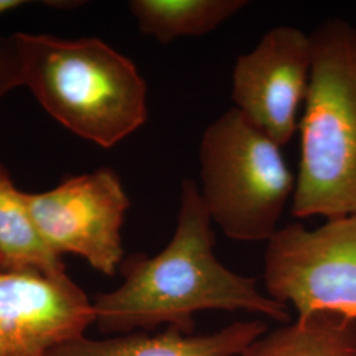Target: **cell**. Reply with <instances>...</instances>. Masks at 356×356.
I'll use <instances>...</instances> for the list:
<instances>
[{
	"mask_svg": "<svg viewBox=\"0 0 356 356\" xmlns=\"http://www.w3.org/2000/svg\"><path fill=\"white\" fill-rule=\"evenodd\" d=\"M268 330L264 321L232 322L209 334H184L177 329L152 334L134 331L92 339L82 335L51 350L47 356H241Z\"/></svg>",
	"mask_w": 356,
	"mask_h": 356,
	"instance_id": "obj_9",
	"label": "cell"
},
{
	"mask_svg": "<svg viewBox=\"0 0 356 356\" xmlns=\"http://www.w3.org/2000/svg\"><path fill=\"white\" fill-rule=\"evenodd\" d=\"M24 4H28V1H24V0H0V15L13 11L15 8L23 7Z\"/></svg>",
	"mask_w": 356,
	"mask_h": 356,
	"instance_id": "obj_14",
	"label": "cell"
},
{
	"mask_svg": "<svg viewBox=\"0 0 356 356\" xmlns=\"http://www.w3.org/2000/svg\"><path fill=\"white\" fill-rule=\"evenodd\" d=\"M198 160L211 222L229 239L268 242L296 188L280 145L232 107L204 128Z\"/></svg>",
	"mask_w": 356,
	"mask_h": 356,
	"instance_id": "obj_4",
	"label": "cell"
},
{
	"mask_svg": "<svg viewBox=\"0 0 356 356\" xmlns=\"http://www.w3.org/2000/svg\"><path fill=\"white\" fill-rule=\"evenodd\" d=\"M1 270H4V268H3V264H1V261H0V272H1Z\"/></svg>",
	"mask_w": 356,
	"mask_h": 356,
	"instance_id": "obj_15",
	"label": "cell"
},
{
	"mask_svg": "<svg viewBox=\"0 0 356 356\" xmlns=\"http://www.w3.org/2000/svg\"><path fill=\"white\" fill-rule=\"evenodd\" d=\"M0 261L4 270L61 276L66 268L40 235L26 204L7 169L0 164Z\"/></svg>",
	"mask_w": 356,
	"mask_h": 356,
	"instance_id": "obj_10",
	"label": "cell"
},
{
	"mask_svg": "<svg viewBox=\"0 0 356 356\" xmlns=\"http://www.w3.org/2000/svg\"><path fill=\"white\" fill-rule=\"evenodd\" d=\"M310 38L292 214L329 220L356 214V28L331 17Z\"/></svg>",
	"mask_w": 356,
	"mask_h": 356,
	"instance_id": "obj_3",
	"label": "cell"
},
{
	"mask_svg": "<svg viewBox=\"0 0 356 356\" xmlns=\"http://www.w3.org/2000/svg\"><path fill=\"white\" fill-rule=\"evenodd\" d=\"M248 6L247 0H131L128 8L141 33L170 44L211 33Z\"/></svg>",
	"mask_w": 356,
	"mask_h": 356,
	"instance_id": "obj_12",
	"label": "cell"
},
{
	"mask_svg": "<svg viewBox=\"0 0 356 356\" xmlns=\"http://www.w3.org/2000/svg\"><path fill=\"white\" fill-rule=\"evenodd\" d=\"M211 225L198 184L184 179L170 242L154 256L124 257L119 268L123 282L92 301L94 325L104 334L118 335L163 325L194 334V317L204 310H245L280 323L291 322L289 306L261 292L254 277L218 260Z\"/></svg>",
	"mask_w": 356,
	"mask_h": 356,
	"instance_id": "obj_1",
	"label": "cell"
},
{
	"mask_svg": "<svg viewBox=\"0 0 356 356\" xmlns=\"http://www.w3.org/2000/svg\"><path fill=\"white\" fill-rule=\"evenodd\" d=\"M241 356H356V319L318 312L282 323Z\"/></svg>",
	"mask_w": 356,
	"mask_h": 356,
	"instance_id": "obj_11",
	"label": "cell"
},
{
	"mask_svg": "<svg viewBox=\"0 0 356 356\" xmlns=\"http://www.w3.org/2000/svg\"><path fill=\"white\" fill-rule=\"evenodd\" d=\"M312 38L300 28L273 26L232 69L234 108L281 148L292 140L312 72Z\"/></svg>",
	"mask_w": 356,
	"mask_h": 356,
	"instance_id": "obj_7",
	"label": "cell"
},
{
	"mask_svg": "<svg viewBox=\"0 0 356 356\" xmlns=\"http://www.w3.org/2000/svg\"><path fill=\"white\" fill-rule=\"evenodd\" d=\"M267 294L298 317L330 312L356 319V214L317 229L292 223L267 242Z\"/></svg>",
	"mask_w": 356,
	"mask_h": 356,
	"instance_id": "obj_5",
	"label": "cell"
},
{
	"mask_svg": "<svg viewBox=\"0 0 356 356\" xmlns=\"http://www.w3.org/2000/svg\"><path fill=\"white\" fill-rule=\"evenodd\" d=\"M15 35L23 86L79 138L111 148L147 122L144 78L129 58L102 40Z\"/></svg>",
	"mask_w": 356,
	"mask_h": 356,
	"instance_id": "obj_2",
	"label": "cell"
},
{
	"mask_svg": "<svg viewBox=\"0 0 356 356\" xmlns=\"http://www.w3.org/2000/svg\"><path fill=\"white\" fill-rule=\"evenodd\" d=\"M94 322L92 301L67 273L0 272V356H47Z\"/></svg>",
	"mask_w": 356,
	"mask_h": 356,
	"instance_id": "obj_8",
	"label": "cell"
},
{
	"mask_svg": "<svg viewBox=\"0 0 356 356\" xmlns=\"http://www.w3.org/2000/svg\"><path fill=\"white\" fill-rule=\"evenodd\" d=\"M19 86H23V73L16 35H0V99Z\"/></svg>",
	"mask_w": 356,
	"mask_h": 356,
	"instance_id": "obj_13",
	"label": "cell"
},
{
	"mask_svg": "<svg viewBox=\"0 0 356 356\" xmlns=\"http://www.w3.org/2000/svg\"><path fill=\"white\" fill-rule=\"evenodd\" d=\"M26 200L54 254L81 256L106 276L118 272L124 260L122 227L129 200L113 169L66 178L51 191L26 193Z\"/></svg>",
	"mask_w": 356,
	"mask_h": 356,
	"instance_id": "obj_6",
	"label": "cell"
}]
</instances>
